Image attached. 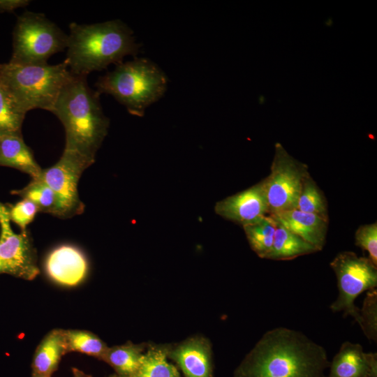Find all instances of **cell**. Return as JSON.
Masks as SVG:
<instances>
[{"instance_id":"1","label":"cell","mask_w":377,"mask_h":377,"mask_svg":"<svg viewBox=\"0 0 377 377\" xmlns=\"http://www.w3.org/2000/svg\"><path fill=\"white\" fill-rule=\"evenodd\" d=\"M325 349L302 332L267 331L235 369L233 377H326Z\"/></svg>"},{"instance_id":"2","label":"cell","mask_w":377,"mask_h":377,"mask_svg":"<svg viewBox=\"0 0 377 377\" xmlns=\"http://www.w3.org/2000/svg\"><path fill=\"white\" fill-rule=\"evenodd\" d=\"M99 97L100 94L89 86L86 76L73 74L51 111L65 130L64 150L75 153L92 164L110 125Z\"/></svg>"},{"instance_id":"3","label":"cell","mask_w":377,"mask_h":377,"mask_svg":"<svg viewBox=\"0 0 377 377\" xmlns=\"http://www.w3.org/2000/svg\"><path fill=\"white\" fill-rule=\"evenodd\" d=\"M65 61L72 74L86 76L135 56L140 50L133 31L120 20L91 24H69Z\"/></svg>"},{"instance_id":"4","label":"cell","mask_w":377,"mask_h":377,"mask_svg":"<svg viewBox=\"0 0 377 377\" xmlns=\"http://www.w3.org/2000/svg\"><path fill=\"white\" fill-rule=\"evenodd\" d=\"M165 73L146 58L121 62L98 78L96 91L113 96L133 115L142 117L145 110L159 100L168 86Z\"/></svg>"},{"instance_id":"5","label":"cell","mask_w":377,"mask_h":377,"mask_svg":"<svg viewBox=\"0 0 377 377\" xmlns=\"http://www.w3.org/2000/svg\"><path fill=\"white\" fill-rule=\"evenodd\" d=\"M72 77L65 60L54 65L0 64V84L25 113L34 109L51 112Z\"/></svg>"},{"instance_id":"6","label":"cell","mask_w":377,"mask_h":377,"mask_svg":"<svg viewBox=\"0 0 377 377\" xmlns=\"http://www.w3.org/2000/svg\"><path fill=\"white\" fill-rule=\"evenodd\" d=\"M68 34L43 14L25 11L17 17L13 31L9 62L45 64L53 54L67 47Z\"/></svg>"},{"instance_id":"7","label":"cell","mask_w":377,"mask_h":377,"mask_svg":"<svg viewBox=\"0 0 377 377\" xmlns=\"http://www.w3.org/2000/svg\"><path fill=\"white\" fill-rule=\"evenodd\" d=\"M337 279L338 296L330 304L334 313L343 312L360 325V308L355 299L377 286V265L368 257L358 256L353 251L339 253L330 264Z\"/></svg>"},{"instance_id":"8","label":"cell","mask_w":377,"mask_h":377,"mask_svg":"<svg viewBox=\"0 0 377 377\" xmlns=\"http://www.w3.org/2000/svg\"><path fill=\"white\" fill-rule=\"evenodd\" d=\"M91 165L80 155L64 150L55 164L42 169L39 177L55 196L52 215L66 219L83 213L85 205L80 198L77 184L83 172Z\"/></svg>"},{"instance_id":"9","label":"cell","mask_w":377,"mask_h":377,"mask_svg":"<svg viewBox=\"0 0 377 377\" xmlns=\"http://www.w3.org/2000/svg\"><path fill=\"white\" fill-rule=\"evenodd\" d=\"M308 175L306 165L292 157L280 143L275 145L270 173L263 180L269 215L296 209Z\"/></svg>"},{"instance_id":"10","label":"cell","mask_w":377,"mask_h":377,"mask_svg":"<svg viewBox=\"0 0 377 377\" xmlns=\"http://www.w3.org/2000/svg\"><path fill=\"white\" fill-rule=\"evenodd\" d=\"M10 222L8 205L0 202V274L33 280L40 271L31 234L15 233Z\"/></svg>"},{"instance_id":"11","label":"cell","mask_w":377,"mask_h":377,"mask_svg":"<svg viewBox=\"0 0 377 377\" xmlns=\"http://www.w3.org/2000/svg\"><path fill=\"white\" fill-rule=\"evenodd\" d=\"M215 212L242 226L268 215L269 207L263 181L218 202Z\"/></svg>"},{"instance_id":"12","label":"cell","mask_w":377,"mask_h":377,"mask_svg":"<svg viewBox=\"0 0 377 377\" xmlns=\"http://www.w3.org/2000/svg\"><path fill=\"white\" fill-rule=\"evenodd\" d=\"M45 268L48 276L57 283L74 286L86 277L88 264L80 250L71 245H61L49 253Z\"/></svg>"},{"instance_id":"13","label":"cell","mask_w":377,"mask_h":377,"mask_svg":"<svg viewBox=\"0 0 377 377\" xmlns=\"http://www.w3.org/2000/svg\"><path fill=\"white\" fill-rule=\"evenodd\" d=\"M326 377H377V353L361 344L344 341L329 365Z\"/></svg>"},{"instance_id":"14","label":"cell","mask_w":377,"mask_h":377,"mask_svg":"<svg viewBox=\"0 0 377 377\" xmlns=\"http://www.w3.org/2000/svg\"><path fill=\"white\" fill-rule=\"evenodd\" d=\"M168 357L186 377H213L211 346L204 338L193 337L177 346H169Z\"/></svg>"},{"instance_id":"15","label":"cell","mask_w":377,"mask_h":377,"mask_svg":"<svg viewBox=\"0 0 377 377\" xmlns=\"http://www.w3.org/2000/svg\"><path fill=\"white\" fill-rule=\"evenodd\" d=\"M286 229L321 251L325 244L328 219L297 209L271 214Z\"/></svg>"},{"instance_id":"16","label":"cell","mask_w":377,"mask_h":377,"mask_svg":"<svg viewBox=\"0 0 377 377\" xmlns=\"http://www.w3.org/2000/svg\"><path fill=\"white\" fill-rule=\"evenodd\" d=\"M0 166L17 169L31 178L39 177L42 171L22 135H0Z\"/></svg>"},{"instance_id":"17","label":"cell","mask_w":377,"mask_h":377,"mask_svg":"<svg viewBox=\"0 0 377 377\" xmlns=\"http://www.w3.org/2000/svg\"><path fill=\"white\" fill-rule=\"evenodd\" d=\"M66 353L64 330H51L35 351L31 364L33 373L51 376Z\"/></svg>"},{"instance_id":"18","label":"cell","mask_w":377,"mask_h":377,"mask_svg":"<svg viewBox=\"0 0 377 377\" xmlns=\"http://www.w3.org/2000/svg\"><path fill=\"white\" fill-rule=\"evenodd\" d=\"M276 222L272 246L266 259L288 260L318 251L313 245Z\"/></svg>"},{"instance_id":"19","label":"cell","mask_w":377,"mask_h":377,"mask_svg":"<svg viewBox=\"0 0 377 377\" xmlns=\"http://www.w3.org/2000/svg\"><path fill=\"white\" fill-rule=\"evenodd\" d=\"M168 348L169 346H148L138 368L128 377H181L177 367L167 360Z\"/></svg>"},{"instance_id":"20","label":"cell","mask_w":377,"mask_h":377,"mask_svg":"<svg viewBox=\"0 0 377 377\" xmlns=\"http://www.w3.org/2000/svg\"><path fill=\"white\" fill-rule=\"evenodd\" d=\"M145 347L144 344L130 342L121 346L108 347L102 360L114 369L118 377H128L138 368Z\"/></svg>"},{"instance_id":"21","label":"cell","mask_w":377,"mask_h":377,"mask_svg":"<svg viewBox=\"0 0 377 377\" xmlns=\"http://www.w3.org/2000/svg\"><path fill=\"white\" fill-rule=\"evenodd\" d=\"M276 222L269 214L243 226L251 249L261 258H267L274 237Z\"/></svg>"},{"instance_id":"22","label":"cell","mask_w":377,"mask_h":377,"mask_svg":"<svg viewBox=\"0 0 377 377\" xmlns=\"http://www.w3.org/2000/svg\"><path fill=\"white\" fill-rule=\"evenodd\" d=\"M66 352H79L99 360L103 359L108 346L92 332L79 330H64Z\"/></svg>"},{"instance_id":"23","label":"cell","mask_w":377,"mask_h":377,"mask_svg":"<svg viewBox=\"0 0 377 377\" xmlns=\"http://www.w3.org/2000/svg\"><path fill=\"white\" fill-rule=\"evenodd\" d=\"M26 114L0 84V135H22Z\"/></svg>"},{"instance_id":"24","label":"cell","mask_w":377,"mask_h":377,"mask_svg":"<svg viewBox=\"0 0 377 377\" xmlns=\"http://www.w3.org/2000/svg\"><path fill=\"white\" fill-rule=\"evenodd\" d=\"M16 195L32 202L40 212L52 214L55 205V196L52 189L40 178H31L29 183L21 189L11 191Z\"/></svg>"},{"instance_id":"25","label":"cell","mask_w":377,"mask_h":377,"mask_svg":"<svg viewBox=\"0 0 377 377\" xmlns=\"http://www.w3.org/2000/svg\"><path fill=\"white\" fill-rule=\"evenodd\" d=\"M296 209L328 219L325 197L309 175L304 181Z\"/></svg>"},{"instance_id":"26","label":"cell","mask_w":377,"mask_h":377,"mask_svg":"<svg viewBox=\"0 0 377 377\" xmlns=\"http://www.w3.org/2000/svg\"><path fill=\"white\" fill-rule=\"evenodd\" d=\"M360 325L364 334L370 340L377 341V290L367 291L362 307L360 309Z\"/></svg>"},{"instance_id":"27","label":"cell","mask_w":377,"mask_h":377,"mask_svg":"<svg viewBox=\"0 0 377 377\" xmlns=\"http://www.w3.org/2000/svg\"><path fill=\"white\" fill-rule=\"evenodd\" d=\"M7 205L10 221L19 226L21 230H27V226L33 221L39 212L36 205L27 199Z\"/></svg>"},{"instance_id":"28","label":"cell","mask_w":377,"mask_h":377,"mask_svg":"<svg viewBox=\"0 0 377 377\" xmlns=\"http://www.w3.org/2000/svg\"><path fill=\"white\" fill-rule=\"evenodd\" d=\"M355 241V245L367 251L368 258L377 265V223L360 226Z\"/></svg>"},{"instance_id":"29","label":"cell","mask_w":377,"mask_h":377,"mask_svg":"<svg viewBox=\"0 0 377 377\" xmlns=\"http://www.w3.org/2000/svg\"><path fill=\"white\" fill-rule=\"evenodd\" d=\"M30 3L29 0H0V13H10L24 8Z\"/></svg>"},{"instance_id":"30","label":"cell","mask_w":377,"mask_h":377,"mask_svg":"<svg viewBox=\"0 0 377 377\" xmlns=\"http://www.w3.org/2000/svg\"><path fill=\"white\" fill-rule=\"evenodd\" d=\"M73 377H91V376L85 374L82 371L78 369L77 368H72Z\"/></svg>"},{"instance_id":"31","label":"cell","mask_w":377,"mask_h":377,"mask_svg":"<svg viewBox=\"0 0 377 377\" xmlns=\"http://www.w3.org/2000/svg\"><path fill=\"white\" fill-rule=\"evenodd\" d=\"M31 377H51L50 376L33 373Z\"/></svg>"},{"instance_id":"32","label":"cell","mask_w":377,"mask_h":377,"mask_svg":"<svg viewBox=\"0 0 377 377\" xmlns=\"http://www.w3.org/2000/svg\"><path fill=\"white\" fill-rule=\"evenodd\" d=\"M110 377H114V376H110Z\"/></svg>"}]
</instances>
